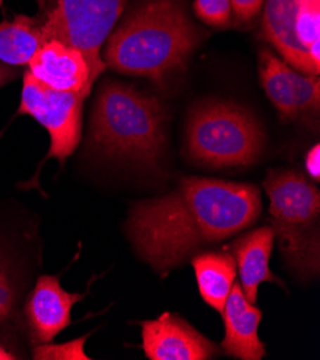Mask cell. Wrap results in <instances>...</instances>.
<instances>
[{"mask_svg":"<svg viewBox=\"0 0 320 360\" xmlns=\"http://www.w3.org/2000/svg\"><path fill=\"white\" fill-rule=\"evenodd\" d=\"M46 42L39 18L18 15L0 22V62L11 66L27 65Z\"/></svg>","mask_w":320,"mask_h":360,"instance_id":"15","label":"cell"},{"mask_svg":"<svg viewBox=\"0 0 320 360\" xmlns=\"http://www.w3.org/2000/svg\"><path fill=\"white\" fill-rule=\"evenodd\" d=\"M193 267L203 300L222 313L237 273L233 255L204 253L193 259Z\"/></svg>","mask_w":320,"mask_h":360,"instance_id":"14","label":"cell"},{"mask_svg":"<svg viewBox=\"0 0 320 360\" xmlns=\"http://www.w3.org/2000/svg\"><path fill=\"white\" fill-rule=\"evenodd\" d=\"M274 236L284 259L303 277L319 271L320 193L295 171L271 169L264 181Z\"/></svg>","mask_w":320,"mask_h":360,"instance_id":"5","label":"cell"},{"mask_svg":"<svg viewBox=\"0 0 320 360\" xmlns=\"http://www.w3.org/2000/svg\"><path fill=\"white\" fill-rule=\"evenodd\" d=\"M262 33L289 66L319 77L320 0H264Z\"/></svg>","mask_w":320,"mask_h":360,"instance_id":"7","label":"cell"},{"mask_svg":"<svg viewBox=\"0 0 320 360\" xmlns=\"http://www.w3.org/2000/svg\"><path fill=\"white\" fill-rule=\"evenodd\" d=\"M4 2L5 0H0V8H4Z\"/></svg>","mask_w":320,"mask_h":360,"instance_id":"24","label":"cell"},{"mask_svg":"<svg viewBox=\"0 0 320 360\" xmlns=\"http://www.w3.org/2000/svg\"><path fill=\"white\" fill-rule=\"evenodd\" d=\"M29 72L44 85L87 98L91 94V72L85 56L59 41H46L29 60Z\"/></svg>","mask_w":320,"mask_h":360,"instance_id":"11","label":"cell"},{"mask_svg":"<svg viewBox=\"0 0 320 360\" xmlns=\"http://www.w3.org/2000/svg\"><path fill=\"white\" fill-rule=\"evenodd\" d=\"M82 299V295L66 292L56 276H41L23 307L32 342H52L70 325V311Z\"/></svg>","mask_w":320,"mask_h":360,"instance_id":"10","label":"cell"},{"mask_svg":"<svg viewBox=\"0 0 320 360\" xmlns=\"http://www.w3.org/2000/svg\"><path fill=\"white\" fill-rule=\"evenodd\" d=\"M18 302V285L6 260L0 256V328L12 317Z\"/></svg>","mask_w":320,"mask_h":360,"instance_id":"18","label":"cell"},{"mask_svg":"<svg viewBox=\"0 0 320 360\" xmlns=\"http://www.w3.org/2000/svg\"><path fill=\"white\" fill-rule=\"evenodd\" d=\"M142 349L151 360H207L219 352L215 343L171 313L142 323Z\"/></svg>","mask_w":320,"mask_h":360,"instance_id":"9","label":"cell"},{"mask_svg":"<svg viewBox=\"0 0 320 360\" xmlns=\"http://www.w3.org/2000/svg\"><path fill=\"white\" fill-rule=\"evenodd\" d=\"M259 69L263 89L281 118L296 120L300 114L293 92V68L277 58L271 51L262 49L259 53Z\"/></svg>","mask_w":320,"mask_h":360,"instance_id":"16","label":"cell"},{"mask_svg":"<svg viewBox=\"0 0 320 360\" xmlns=\"http://www.w3.org/2000/svg\"><path fill=\"white\" fill-rule=\"evenodd\" d=\"M306 169L313 179L319 181V178H320V147H319V143H316V146L313 148H310V151L307 153Z\"/></svg>","mask_w":320,"mask_h":360,"instance_id":"21","label":"cell"},{"mask_svg":"<svg viewBox=\"0 0 320 360\" xmlns=\"http://www.w3.org/2000/svg\"><path fill=\"white\" fill-rule=\"evenodd\" d=\"M196 16L208 26L227 27L233 22L230 0H194Z\"/></svg>","mask_w":320,"mask_h":360,"instance_id":"17","label":"cell"},{"mask_svg":"<svg viewBox=\"0 0 320 360\" xmlns=\"http://www.w3.org/2000/svg\"><path fill=\"white\" fill-rule=\"evenodd\" d=\"M260 211L252 184L188 176L165 195L135 202L128 236L139 257L167 276L200 248L250 227Z\"/></svg>","mask_w":320,"mask_h":360,"instance_id":"1","label":"cell"},{"mask_svg":"<svg viewBox=\"0 0 320 360\" xmlns=\"http://www.w3.org/2000/svg\"><path fill=\"white\" fill-rule=\"evenodd\" d=\"M13 359H18V357L0 345V360H13Z\"/></svg>","mask_w":320,"mask_h":360,"instance_id":"23","label":"cell"},{"mask_svg":"<svg viewBox=\"0 0 320 360\" xmlns=\"http://www.w3.org/2000/svg\"><path fill=\"white\" fill-rule=\"evenodd\" d=\"M201 39L187 0H139L105 41L102 60L120 74L162 84L186 68Z\"/></svg>","mask_w":320,"mask_h":360,"instance_id":"2","label":"cell"},{"mask_svg":"<svg viewBox=\"0 0 320 360\" xmlns=\"http://www.w3.org/2000/svg\"><path fill=\"white\" fill-rule=\"evenodd\" d=\"M273 243V229L262 227L241 236L231 247L240 276L241 292L245 299L253 304L257 300L259 285L263 281L279 283V278H276L269 267Z\"/></svg>","mask_w":320,"mask_h":360,"instance_id":"13","label":"cell"},{"mask_svg":"<svg viewBox=\"0 0 320 360\" xmlns=\"http://www.w3.org/2000/svg\"><path fill=\"white\" fill-rule=\"evenodd\" d=\"M85 98L75 92L52 89L25 72L18 115L37 120L49 134L51 146L46 158H56L62 165L78 147L82 131Z\"/></svg>","mask_w":320,"mask_h":360,"instance_id":"8","label":"cell"},{"mask_svg":"<svg viewBox=\"0 0 320 360\" xmlns=\"http://www.w3.org/2000/svg\"><path fill=\"white\" fill-rule=\"evenodd\" d=\"M164 121L155 96L118 81H105L89 121V143L108 157L151 167L164 155Z\"/></svg>","mask_w":320,"mask_h":360,"instance_id":"3","label":"cell"},{"mask_svg":"<svg viewBox=\"0 0 320 360\" xmlns=\"http://www.w3.org/2000/svg\"><path fill=\"white\" fill-rule=\"evenodd\" d=\"M222 314L226 326L223 352L236 359L260 360L266 354L257 335L262 311L245 299L238 283L233 284Z\"/></svg>","mask_w":320,"mask_h":360,"instance_id":"12","label":"cell"},{"mask_svg":"<svg viewBox=\"0 0 320 360\" xmlns=\"http://www.w3.org/2000/svg\"><path fill=\"white\" fill-rule=\"evenodd\" d=\"M19 77V72L13 69V66L0 62V88L8 85Z\"/></svg>","mask_w":320,"mask_h":360,"instance_id":"22","label":"cell"},{"mask_svg":"<svg viewBox=\"0 0 320 360\" xmlns=\"http://www.w3.org/2000/svg\"><path fill=\"white\" fill-rule=\"evenodd\" d=\"M264 132L245 108L231 102L207 101L197 105L187 124V151L200 165L244 167L257 161Z\"/></svg>","mask_w":320,"mask_h":360,"instance_id":"4","label":"cell"},{"mask_svg":"<svg viewBox=\"0 0 320 360\" xmlns=\"http://www.w3.org/2000/svg\"><path fill=\"white\" fill-rule=\"evenodd\" d=\"M88 336L68 342L63 345H39L33 350L34 359H70V360H88L84 352V345Z\"/></svg>","mask_w":320,"mask_h":360,"instance_id":"19","label":"cell"},{"mask_svg":"<svg viewBox=\"0 0 320 360\" xmlns=\"http://www.w3.org/2000/svg\"><path fill=\"white\" fill-rule=\"evenodd\" d=\"M127 4L128 0H53L39 18L45 39L78 49L88 62L94 85L106 68L101 52L103 44Z\"/></svg>","mask_w":320,"mask_h":360,"instance_id":"6","label":"cell"},{"mask_svg":"<svg viewBox=\"0 0 320 360\" xmlns=\"http://www.w3.org/2000/svg\"><path fill=\"white\" fill-rule=\"evenodd\" d=\"M230 4L237 22L248 23L262 12L264 0H230Z\"/></svg>","mask_w":320,"mask_h":360,"instance_id":"20","label":"cell"}]
</instances>
